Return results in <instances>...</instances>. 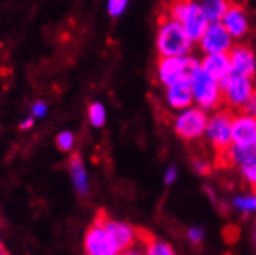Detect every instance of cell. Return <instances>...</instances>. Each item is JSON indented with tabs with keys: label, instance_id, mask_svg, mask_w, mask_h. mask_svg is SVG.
<instances>
[{
	"label": "cell",
	"instance_id": "8fae6325",
	"mask_svg": "<svg viewBox=\"0 0 256 255\" xmlns=\"http://www.w3.org/2000/svg\"><path fill=\"white\" fill-rule=\"evenodd\" d=\"M232 141L236 145H246V147H254L256 142V118L240 115L233 118L232 127Z\"/></svg>",
	"mask_w": 256,
	"mask_h": 255
},
{
	"label": "cell",
	"instance_id": "44dd1931",
	"mask_svg": "<svg viewBox=\"0 0 256 255\" xmlns=\"http://www.w3.org/2000/svg\"><path fill=\"white\" fill-rule=\"evenodd\" d=\"M88 115H90V121L94 127H102L105 124V119H106V113H105V108L102 104L99 102H94L91 104L90 108H88Z\"/></svg>",
	"mask_w": 256,
	"mask_h": 255
},
{
	"label": "cell",
	"instance_id": "2e32d148",
	"mask_svg": "<svg viewBox=\"0 0 256 255\" xmlns=\"http://www.w3.org/2000/svg\"><path fill=\"white\" fill-rule=\"evenodd\" d=\"M70 173H71V179L72 184H74L76 190L80 195H86L88 193V178H86V172H85V166L84 161L79 155H72L70 159Z\"/></svg>",
	"mask_w": 256,
	"mask_h": 255
},
{
	"label": "cell",
	"instance_id": "4dcf8cb0",
	"mask_svg": "<svg viewBox=\"0 0 256 255\" xmlns=\"http://www.w3.org/2000/svg\"><path fill=\"white\" fill-rule=\"evenodd\" d=\"M254 241H256V230H254Z\"/></svg>",
	"mask_w": 256,
	"mask_h": 255
},
{
	"label": "cell",
	"instance_id": "1f68e13d",
	"mask_svg": "<svg viewBox=\"0 0 256 255\" xmlns=\"http://www.w3.org/2000/svg\"><path fill=\"white\" fill-rule=\"evenodd\" d=\"M254 149H256V142H254Z\"/></svg>",
	"mask_w": 256,
	"mask_h": 255
},
{
	"label": "cell",
	"instance_id": "7c38bea8",
	"mask_svg": "<svg viewBox=\"0 0 256 255\" xmlns=\"http://www.w3.org/2000/svg\"><path fill=\"white\" fill-rule=\"evenodd\" d=\"M228 58L232 62V71L252 78L256 73V58L253 51L246 45H233L228 51Z\"/></svg>",
	"mask_w": 256,
	"mask_h": 255
},
{
	"label": "cell",
	"instance_id": "277c9868",
	"mask_svg": "<svg viewBox=\"0 0 256 255\" xmlns=\"http://www.w3.org/2000/svg\"><path fill=\"white\" fill-rule=\"evenodd\" d=\"M198 68L199 61L192 58L190 54L160 58L158 64V78L164 87H170L179 82H190Z\"/></svg>",
	"mask_w": 256,
	"mask_h": 255
},
{
	"label": "cell",
	"instance_id": "9a60e30c",
	"mask_svg": "<svg viewBox=\"0 0 256 255\" xmlns=\"http://www.w3.org/2000/svg\"><path fill=\"white\" fill-rule=\"evenodd\" d=\"M166 99L173 110H182V108L193 105V95L190 82H179L170 87H166Z\"/></svg>",
	"mask_w": 256,
	"mask_h": 255
},
{
	"label": "cell",
	"instance_id": "d4e9b609",
	"mask_svg": "<svg viewBox=\"0 0 256 255\" xmlns=\"http://www.w3.org/2000/svg\"><path fill=\"white\" fill-rule=\"evenodd\" d=\"M204 236H206V232L202 227H199V226H193L187 230V238L190 243L193 244H199L200 241L204 240Z\"/></svg>",
	"mask_w": 256,
	"mask_h": 255
},
{
	"label": "cell",
	"instance_id": "30bf717a",
	"mask_svg": "<svg viewBox=\"0 0 256 255\" xmlns=\"http://www.w3.org/2000/svg\"><path fill=\"white\" fill-rule=\"evenodd\" d=\"M85 252L90 255H118V247L99 218L90 226L85 235Z\"/></svg>",
	"mask_w": 256,
	"mask_h": 255
},
{
	"label": "cell",
	"instance_id": "83f0119b",
	"mask_svg": "<svg viewBox=\"0 0 256 255\" xmlns=\"http://www.w3.org/2000/svg\"><path fill=\"white\" fill-rule=\"evenodd\" d=\"M193 169H194L198 173L204 175V173H207V172H208V164H207V161L198 159V161H194V162H193Z\"/></svg>",
	"mask_w": 256,
	"mask_h": 255
},
{
	"label": "cell",
	"instance_id": "603a6c76",
	"mask_svg": "<svg viewBox=\"0 0 256 255\" xmlns=\"http://www.w3.org/2000/svg\"><path fill=\"white\" fill-rule=\"evenodd\" d=\"M240 108H241V113H242V115L256 118V92H253V93L248 96V99H247Z\"/></svg>",
	"mask_w": 256,
	"mask_h": 255
},
{
	"label": "cell",
	"instance_id": "4316f807",
	"mask_svg": "<svg viewBox=\"0 0 256 255\" xmlns=\"http://www.w3.org/2000/svg\"><path fill=\"white\" fill-rule=\"evenodd\" d=\"M31 112H32V116H38V118H44L46 115V105L40 101H38L36 104H32V108H31Z\"/></svg>",
	"mask_w": 256,
	"mask_h": 255
},
{
	"label": "cell",
	"instance_id": "ba28073f",
	"mask_svg": "<svg viewBox=\"0 0 256 255\" xmlns=\"http://www.w3.org/2000/svg\"><path fill=\"white\" fill-rule=\"evenodd\" d=\"M98 218L102 221L106 232L110 233L112 240L114 241V244L118 247V252L119 253H128V252H130V249L134 246L138 236H139V230L134 229L130 224H126V223L112 220V218H108L104 212L98 213Z\"/></svg>",
	"mask_w": 256,
	"mask_h": 255
},
{
	"label": "cell",
	"instance_id": "ffe728a7",
	"mask_svg": "<svg viewBox=\"0 0 256 255\" xmlns=\"http://www.w3.org/2000/svg\"><path fill=\"white\" fill-rule=\"evenodd\" d=\"M240 170L242 173V178L252 187L256 189V153L250 159H247L242 166H240Z\"/></svg>",
	"mask_w": 256,
	"mask_h": 255
},
{
	"label": "cell",
	"instance_id": "6da1fadb",
	"mask_svg": "<svg viewBox=\"0 0 256 255\" xmlns=\"http://www.w3.org/2000/svg\"><path fill=\"white\" fill-rule=\"evenodd\" d=\"M193 44L194 42L188 38L186 30L172 17L160 24L156 36V48L160 58L186 56V54H190Z\"/></svg>",
	"mask_w": 256,
	"mask_h": 255
},
{
	"label": "cell",
	"instance_id": "3957f363",
	"mask_svg": "<svg viewBox=\"0 0 256 255\" xmlns=\"http://www.w3.org/2000/svg\"><path fill=\"white\" fill-rule=\"evenodd\" d=\"M190 88L193 95V104L206 112L218 110L222 104V90L219 81L212 78L202 68H198L190 79Z\"/></svg>",
	"mask_w": 256,
	"mask_h": 255
},
{
	"label": "cell",
	"instance_id": "8992f818",
	"mask_svg": "<svg viewBox=\"0 0 256 255\" xmlns=\"http://www.w3.org/2000/svg\"><path fill=\"white\" fill-rule=\"evenodd\" d=\"M233 118L234 116L228 110H218L216 113L208 116V122L206 127V138L219 153H224L233 144Z\"/></svg>",
	"mask_w": 256,
	"mask_h": 255
},
{
	"label": "cell",
	"instance_id": "7402d4cb",
	"mask_svg": "<svg viewBox=\"0 0 256 255\" xmlns=\"http://www.w3.org/2000/svg\"><path fill=\"white\" fill-rule=\"evenodd\" d=\"M108 13L110 16H113V17H118L120 16L126 7H128V0H108Z\"/></svg>",
	"mask_w": 256,
	"mask_h": 255
},
{
	"label": "cell",
	"instance_id": "9c48e42d",
	"mask_svg": "<svg viewBox=\"0 0 256 255\" xmlns=\"http://www.w3.org/2000/svg\"><path fill=\"white\" fill-rule=\"evenodd\" d=\"M233 38L221 22H210L207 30L199 38L198 44L204 54L208 53H228L233 48Z\"/></svg>",
	"mask_w": 256,
	"mask_h": 255
},
{
	"label": "cell",
	"instance_id": "e0dca14e",
	"mask_svg": "<svg viewBox=\"0 0 256 255\" xmlns=\"http://www.w3.org/2000/svg\"><path fill=\"white\" fill-rule=\"evenodd\" d=\"M208 22H221L226 11L230 7L228 0H199Z\"/></svg>",
	"mask_w": 256,
	"mask_h": 255
},
{
	"label": "cell",
	"instance_id": "ac0fdd59",
	"mask_svg": "<svg viewBox=\"0 0 256 255\" xmlns=\"http://www.w3.org/2000/svg\"><path fill=\"white\" fill-rule=\"evenodd\" d=\"M233 206L242 213H256V192L234 196Z\"/></svg>",
	"mask_w": 256,
	"mask_h": 255
},
{
	"label": "cell",
	"instance_id": "5bb4252c",
	"mask_svg": "<svg viewBox=\"0 0 256 255\" xmlns=\"http://www.w3.org/2000/svg\"><path fill=\"white\" fill-rule=\"evenodd\" d=\"M221 24L230 33L233 39H241L248 31V17L242 7L240 5H230L226 11Z\"/></svg>",
	"mask_w": 256,
	"mask_h": 255
},
{
	"label": "cell",
	"instance_id": "f546056e",
	"mask_svg": "<svg viewBox=\"0 0 256 255\" xmlns=\"http://www.w3.org/2000/svg\"><path fill=\"white\" fill-rule=\"evenodd\" d=\"M4 253H6V250H5V247H4V243L0 241V255H4Z\"/></svg>",
	"mask_w": 256,
	"mask_h": 255
},
{
	"label": "cell",
	"instance_id": "5b68a950",
	"mask_svg": "<svg viewBox=\"0 0 256 255\" xmlns=\"http://www.w3.org/2000/svg\"><path fill=\"white\" fill-rule=\"evenodd\" d=\"M208 115L198 105H190L178 110L173 119V129L178 136L186 141H194L206 135Z\"/></svg>",
	"mask_w": 256,
	"mask_h": 255
},
{
	"label": "cell",
	"instance_id": "484cf974",
	"mask_svg": "<svg viewBox=\"0 0 256 255\" xmlns=\"http://www.w3.org/2000/svg\"><path fill=\"white\" fill-rule=\"evenodd\" d=\"M176 179H178V169L172 166L166 170V173H164V183H166L167 186H170L174 183Z\"/></svg>",
	"mask_w": 256,
	"mask_h": 255
},
{
	"label": "cell",
	"instance_id": "d6a6232c",
	"mask_svg": "<svg viewBox=\"0 0 256 255\" xmlns=\"http://www.w3.org/2000/svg\"><path fill=\"white\" fill-rule=\"evenodd\" d=\"M194 2H199V0H194Z\"/></svg>",
	"mask_w": 256,
	"mask_h": 255
},
{
	"label": "cell",
	"instance_id": "f1b7e54d",
	"mask_svg": "<svg viewBox=\"0 0 256 255\" xmlns=\"http://www.w3.org/2000/svg\"><path fill=\"white\" fill-rule=\"evenodd\" d=\"M32 125H34V118H32V116H30V118H26L25 121H22L20 129H22V130H28V129H31Z\"/></svg>",
	"mask_w": 256,
	"mask_h": 255
},
{
	"label": "cell",
	"instance_id": "4fadbf2b",
	"mask_svg": "<svg viewBox=\"0 0 256 255\" xmlns=\"http://www.w3.org/2000/svg\"><path fill=\"white\" fill-rule=\"evenodd\" d=\"M199 67L216 81L221 82L232 73V62L228 53H208L199 61Z\"/></svg>",
	"mask_w": 256,
	"mask_h": 255
},
{
	"label": "cell",
	"instance_id": "cb8c5ba5",
	"mask_svg": "<svg viewBox=\"0 0 256 255\" xmlns=\"http://www.w3.org/2000/svg\"><path fill=\"white\" fill-rule=\"evenodd\" d=\"M56 142L60 150H70L72 147V144H74V136H72L71 132H62L58 135Z\"/></svg>",
	"mask_w": 256,
	"mask_h": 255
},
{
	"label": "cell",
	"instance_id": "d6986e66",
	"mask_svg": "<svg viewBox=\"0 0 256 255\" xmlns=\"http://www.w3.org/2000/svg\"><path fill=\"white\" fill-rule=\"evenodd\" d=\"M145 253H150V255H173L174 250L168 243L160 241V240H154L150 236V240L147 243V249H145Z\"/></svg>",
	"mask_w": 256,
	"mask_h": 255
},
{
	"label": "cell",
	"instance_id": "52a82bcc",
	"mask_svg": "<svg viewBox=\"0 0 256 255\" xmlns=\"http://www.w3.org/2000/svg\"><path fill=\"white\" fill-rule=\"evenodd\" d=\"M219 84H221V90H222V101L234 108H240L254 92L252 78L238 75V73L233 71Z\"/></svg>",
	"mask_w": 256,
	"mask_h": 255
},
{
	"label": "cell",
	"instance_id": "7a4b0ae2",
	"mask_svg": "<svg viewBox=\"0 0 256 255\" xmlns=\"http://www.w3.org/2000/svg\"><path fill=\"white\" fill-rule=\"evenodd\" d=\"M170 17L180 24L186 30L188 38L193 42H198L202 33L208 27V19L206 17L199 2L194 0H174L170 5Z\"/></svg>",
	"mask_w": 256,
	"mask_h": 255
}]
</instances>
